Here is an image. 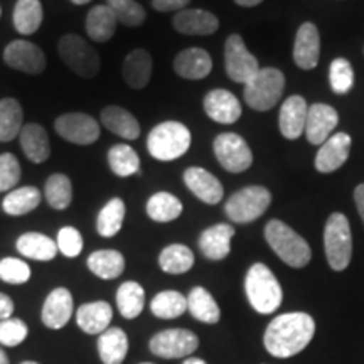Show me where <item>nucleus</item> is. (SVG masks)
<instances>
[{"label":"nucleus","mask_w":364,"mask_h":364,"mask_svg":"<svg viewBox=\"0 0 364 364\" xmlns=\"http://www.w3.org/2000/svg\"><path fill=\"white\" fill-rule=\"evenodd\" d=\"M0 364H9V358H7V354L2 351V349H0Z\"/></svg>","instance_id":"54"},{"label":"nucleus","mask_w":364,"mask_h":364,"mask_svg":"<svg viewBox=\"0 0 364 364\" xmlns=\"http://www.w3.org/2000/svg\"><path fill=\"white\" fill-rule=\"evenodd\" d=\"M199 346V339L194 332L186 329H167L159 332L150 339V351L159 358L177 359L193 354Z\"/></svg>","instance_id":"11"},{"label":"nucleus","mask_w":364,"mask_h":364,"mask_svg":"<svg viewBox=\"0 0 364 364\" xmlns=\"http://www.w3.org/2000/svg\"><path fill=\"white\" fill-rule=\"evenodd\" d=\"M191 0H152V7L157 12H174L182 11L184 7H188Z\"/></svg>","instance_id":"49"},{"label":"nucleus","mask_w":364,"mask_h":364,"mask_svg":"<svg viewBox=\"0 0 364 364\" xmlns=\"http://www.w3.org/2000/svg\"><path fill=\"white\" fill-rule=\"evenodd\" d=\"M316 332V322L306 312L282 314L268 324L263 343L272 356L285 359L302 353Z\"/></svg>","instance_id":"1"},{"label":"nucleus","mask_w":364,"mask_h":364,"mask_svg":"<svg viewBox=\"0 0 364 364\" xmlns=\"http://www.w3.org/2000/svg\"><path fill=\"white\" fill-rule=\"evenodd\" d=\"M117 306L125 318H135L140 316L145 306V292L142 285L136 282H125L117 292Z\"/></svg>","instance_id":"38"},{"label":"nucleus","mask_w":364,"mask_h":364,"mask_svg":"<svg viewBox=\"0 0 364 364\" xmlns=\"http://www.w3.org/2000/svg\"><path fill=\"white\" fill-rule=\"evenodd\" d=\"M12 21L19 34H34L43 24V4H41V0H17Z\"/></svg>","instance_id":"32"},{"label":"nucleus","mask_w":364,"mask_h":364,"mask_svg":"<svg viewBox=\"0 0 364 364\" xmlns=\"http://www.w3.org/2000/svg\"><path fill=\"white\" fill-rule=\"evenodd\" d=\"M98 353L103 364H122L129 353V338L120 327H108L98 338Z\"/></svg>","instance_id":"28"},{"label":"nucleus","mask_w":364,"mask_h":364,"mask_svg":"<svg viewBox=\"0 0 364 364\" xmlns=\"http://www.w3.org/2000/svg\"><path fill=\"white\" fill-rule=\"evenodd\" d=\"M73 316V295L68 289H54L43 306V322L49 329H61Z\"/></svg>","instance_id":"21"},{"label":"nucleus","mask_w":364,"mask_h":364,"mask_svg":"<svg viewBox=\"0 0 364 364\" xmlns=\"http://www.w3.org/2000/svg\"><path fill=\"white\" fill-rule=\"evenodd\" d=\"M235 236V228L225 223L215 225L203 231L199 238V248L209 260H225L231 252V238Z\"/></svg>","instance_id":"22"},{"label":"nucleus","mask_w":364,"mask_h":364,"mask_svg":"<svg viewBox=\"0 0 364 364\" xmlns=\"http://www.w3.org/2000/svg\"><path fill=\"white\" fill-rule=\"evenodd\" d=\"M73 4H76V6H85V4L91 2V0H71Z\"/></svg>","instance_id":"55"},{"label":"nucleus","mask_w":364,"mask_h":364,"mask_svg":"<svg viewBox=\"0 0 364 364\" xmlns=\"http://www.w3.org/2000/svg\"><path fill=\"white\" fill-rule=\"evenodd\" d=\"M117 17L108 6L93 7L86 16V33L95 43H107L117 31Z\"/></svg>","instance_id":"30"},{"label":"nucleus","mask_w":364,"mask_h":364,"mask_svg":"<svg viewBox=\"0 0 364 364\" xmlns=\"http://www.w3.org/2000/svg\"><path fill=\"white\" fill-rule=\"evenodd\" d=\"M321 56V38L312 22H304L299 27L294 44V61L300 70H314Z\"/></svg>","instance_id":"16"},{"label":"nucleus","mask_w":364,"mask_h":364,"mask_svg":"<svg viewBox=\"0 0 364 364\" xmlns=\"http://www.w3.org/2000/svg\"><path fill=\"white\" fill-rule=\"evenodd\" d=\"M150 311L159 318H176L188 311V297L176 290H166L152 299Z\"/></svg>","instance_id":"41"},{"label":"nucleus","mask_w":364,"mask_h":364,"mask_svg":"<svg viewBox=\"0 0 364 364\" xmlns=\"http://www.w3.org/2000/svg\"><path fill=\"white\" fill-rule=\"evenodd\" d=\"M125 218V203L120 198H113L105 204L97 220V231L105 238H112L122 230Z\"/></svg>","instance_id":"40"},{"label":"nucleus","mask_w":364,"mask_h":364,"mask_svg":"<svg viewBox=\"0 0 364 364\" xmlns=\"http://www.w3.org/2000/svg\"><path fill=\"white\" fill-rule=\"evenodd\" d=\"M142 364H152V363H142Z\"/></svg>","instance_id":"57"},{"label":"nucleus","mask_w":364,"mask_h":364,"mask_svg":"<svg viewBox=\"0 0 364 364\" xmlns=\"http://www.w3.org/2000/svg\"><path fill=\"white\" fill-rule=\"evenodd\" d=\"M0 279L12 285L26 284L31 279V268L19 258H4L0 262Z\"/></svg>","instance_id":"46"},{"label":"nucleus","mask_w":364,"mask_h":364,"mask_svg":"<svg viewBox=\"0 0 364 364\" xmlns=\"http://www.w3.org/2000/svg\"><path fill=\"white\" fill-rule=\"evenodd\" d=\"M174 29L188 36H211L220 29V21L215 14L201 11V9H188L176 14Z\"/></svg>","instance_id":"20"},{"label":"nucleus","mask_w":364,"mask_h":364,"mask_svg":"<svg viewBox=\"0 0 364 364\" xmlns=\"http://www.w3.org/2000/svg\"><path fill=\"white\" fill-rule=\"evenodd\" d=\"M21 364H39V363H34V361H26V363H21Z\"/></svg>","instance_id":"56"},{"label":"nucleus","mask_w":364,"mask_h":364,"mask_svg":"<svg viewBox=\"0 0 364 364\" xmlns=\"http://www.w3.org/2000/svg\"><path fill=\"white\" fill-rule=\"evenodd\" d=\"M351 136L343 134V132L331 135L318 149L316 156V169L322 174H329V172L343 167L344 162L348 161L349 152H351Z\"/></svg>","instance_id":"14"},{"label":"nucleus","mask_w":364,"mask_h":364,"mask_svg":"<svg viewBox=\"0 0 364 364\" xmlns=\"http://www.w3.org/2000/svg\"><path fill=\"white\" fill-rule=\"evenodd\" d=\"M213 70V59L201 48H189L174 59V71L184 80H203Z\"/></svg>","instance_id":"23"},{"label":"nucleus","mask_w":364,"mask_h":364,"mask_svg":"<svg viewBox=\"0 0 364 364\" xmlns=\"http://www.w3.org/2000/svg\"><path fill=\"white\" fill-rule=\"evenodd\" d=\"M54 129L58 135L76 145H90L100 139V125L88 113H66L56 118Z\"/></svg>","instance_id":"12"},{"label":"nucleus","mask_w":364,"mask_h":364,"mask_svg":"<svg viewBox=\"0 0 364 364\" xmlns=\"http://www.w3.org/2000/svg\"><path fill=\"white\" fill-rule=\"evenodd\" d=\"M331 88L334 93L344 95L353 88L354 85V71L351 63L344 58H338L331 63L329 70Z\"/></svg>","instance_id":"44"},{"label":"nucleus","mask_w":364,"mask_h":364,"mask_svg":"<svg viewBox=\"0 0 364 364\" xmlns=\"http://www.w3.org/2000/svg\"><path fill=\"white\" fill-rule=\"evenodd\" d=\"M272 204L270 191L263 186H248L230 196L225 204V213L233 223L247 225L258 220Z\"/></svg>","instance_id":"7"},{"label":"nucleus","mask_w":364,"mask_h":364,"mask_svg":"<svg viewBox=\"0 0 364 364\" xmlns=\"http://www.w3.org/2000/svg\"><path fill=\"white\" fill-rule=\"evenodd\" d=\"M354 201H356L359 216L364 221V184H359L356 191H354Z\"/></svg>","instance_id":"51"},{"label":"nucleus","mask_w":364,"mask_h":364,"mask_svg":"<svg viewBox=\"0 0 364 364\" xmlns=\"http://www.w3.org/2000/svg\"><path fill=\"white\" fill-rule=\"evenodd\" d=\"M88 268L98 279H118L125 270L124 255L117 250H100L88 257Z\"/></svg>","instance_id":"31"},{"label":"nucleus","mask_w":364,"mask_h":364,"mask_svg":"<svg viewBox=\"0 0 364 364\" xmlns=\"http://www.w3.org/2000/svg\"><path fill=\"white\" fill-rule=\"evenodd\" d=\"M12 312H14L12 299L6 294H0V321L12 317Z\"/></svg>","instance_id":"50"},{"label":"nucleus","mask_w":364,"mask_h":364,"mask_svg":"<svg viewBox=\"0 0 364 364\" xmlns=\"http://www.w3.org/2000/svg\"><path fill=\"white\" fill-rule=\"evenodd\" d=\"M235 2L241 7H255L258 6V4H262L263 0H235Z\"/></svg>","instance_id":"52"},{"label":"nucleus","mask_w":364,"mask_h":364,"mask_svg":"<svg viewBox=\"0 0 364 364\" xmlns=\"http://www.w3.org/2000/svg\"><path fill=\"white\" fill-rule=\"evenodd\" d=\"M225 70L235 83L247 85L260 71L257 58L248 51L241 36L231 34L225 43Z\"/></svg>","instance_id":"9"},{"label":"nucleus","mask_w":364,"mask_h":364,"mask_svg":"<svg viewBox=\"0 0 364 364\" xmlns=\"http://www.w3.org/2000/svg\"><path fill=\"white\" fill-rule=\"evenodd\" d=\"M0 14H2V9H0Z\"/></svg>","instance_id":"58"},{"label":"nucleus","mask_w":364,"mask_h":364,"mask_svg":"<svg viewBox=\"0 0 364 364\" xmlns=\"http://www.w3.org/2000/svg\"><path fill=\"white\" fill-rule=\"evenodd\" d=\"M19 140L26 157L31 162L43 164L51 156V145H49V136L44 127L38 124L24 125L19 134Z\"/></svg>","instance_id":"25"},{"label":"nucleus","mask_w":364,"mask_h":364,"mask_svg":"<svg viewBox=\"0 0 364 364\" xmlns=\"http://www.w3.org/2000/svg\"><path fill=\"white\" fill-rule=\"evenodd\" d=\"M339 124V115L334 108L326 103H316L309 108L306 134L307 140L314 145H322L332 135V130Z\"/></svg>","instance_id":"15"},{"label":"nucleus","mask_w":364,"mask_h":364,"mask_svg":"<svg viewBox=\"0 0 364 364\" xmlns=\"http://www.w3.org/2000/svg\"><path fill=\"white\" fill-rule=\"evenodd\" d=\"M182 364H206V363H204L203 359H198V358H188Z\"/></svg>","instance_id":"53"},{"label":"nucleus","mask_w":364,"mask_h":364,"mask_svg":"<svg viewBox=\"0 0 364 364\" xmlns=\"http://www.w3.org/2000/svg\"><path fill=\"white\" fill-rule=\"evenodd\" d=\"M285 88L284 73L277 68H260L245 85V102L257 112H267L280 102Z\"/></svg>","instance_id":"5"},{"label":"nucleus","mask_w":364,"mask_h":364,"mask_svg":"<svg viewBox=\"0 0 364 364\" xmlns=\"http://www.w3.org/2000/svg\"><path fill=\"white\" fill-rule=\"evenodd\" d=\"M113 317V311L110 307V304L103 302H91V304H85L78 309L76 312V324L86 334H102L108 329Z\"/></svg>","instance_id":"24"},{"label":"nucleus","mask_w":364,"mask_h":364,"mask_svg":"<svg viewBox=\"0 0 364 364\" xmlns=\"http://www.w3.org/2000/svg\"><path fill=\"white\" fill-rule=\"evenodd\" d=\"M46 201L53 209H66L73 201V186L70 177L65 174H53L46 181Z\"/></svg>","instance_id":"42"},{"label":"nucleus","mask_w":364,"mask_h":364,"mask_svg":"<svg viewBox=\"0 0 364 364\" xmlns=\"http://www.w3.org/2000/svg\"><path fill=\"white\" fill-rule=\"evenodd\" d=\"M122 73H124V80L130 88H145V86L149 85L150 76H152V56L142 48L134 49V51L125 58Z\"/></svg>","instance_id":"26"},{"label":"nucleus","mask_w":364,"mask_h":364,"mask_svg":"<svg viewBox=\"0 0 364 364\" xmlns=\"http://www.w3.org/2000/svg\"><path fill=\"white\" fill-rule=\"evenodd\" d=\"M307 113H309L307 102L302 97L294 95V97L287 98L285 102L282 103V108H280V117H279L280 134L289 140L299 139V136L306 132Z\"/></svg>","instance_id":"18"},{"label":"nucleus","mask_w":364,"mask_h":364,"mask_svg":"<svg viewBox=\"0 0 364 364\" xmlns=\"http://www.w3.org/2000/svg\"><path fill=\"white\" fill-rule=\"evenodd\" d=\"M102 124L110 130L112 134L125 140H135L140 136V124L129 110L122 107H107L100 115Z\"/></svg>","instance_id":"27"},{"label":"nucleus","mask_w":364,"mask_h":364,"mask_svg":"<svg viewBox=\"0 0 364 364\" xmlns=\"http://www.w3.org/2000/svg\"><path fill=\"white\" fill-rule=\"evenodd\" d=\"M108 166L118 177H129L140 172V159L130 145L118 144L108 150Z\"/></svg>","instance_id":"36"},{"label":"nucleus","mask_w":364,"mask_h":364,"mask_svg":"<svg viewBox=\"0 0 364 364\" xmlns=\"http://www.w3.org/2000/svg\"><path fill=\"white\" fill-rule=\"evenodd\" d=\"M21 181V164L14 154L0 156V193L12 189Z\"/></svg>","instance_id":"48"},{"label":"nucleus","mask_w":364,"mask_h":364,"mask_svg":"<svg viewBox=\"0 0 364 364\" xmlns=\"http://www.w3.org/2000/svg\"><path fill=\"white\" fill-rule=\"evenodd\" d=\"M188 311L191 316L206 324H216L220 321L221 312L213 295L203 287H194L188 295Z\"/></svg>","instance_id":"33"},{"label":"nucleus","mask_w":364,"mask_h":364,"mask_svg":"<svg viewBox=\"0 0 364 364\" xmlns=\"http://www.w3.org/2000/svg\"><path fill=\"white\" fill-rule=\"evenodd\" d=\"M17 252L24 255L26 258L38 262L54 260L58 255V245L49 236L41 233H24L16 243Z\"/></svg>","instance_id":"29"},{"label":"nucleus","mask_w":364,"mask_h":364,"mask_svg":"<svg viewBox=\"0 0 364 364\" xmlns=\"http://www.w3.org/2000/svg\"><path fill=\"white\" fill-rule=\"evenodd\" d=\"M58 250L68 258L78 257L83 250V236L76 228L73 226H65L59 230L58 233Z\"/></svg>","instance_id":"47"},{"label":"nucleus","mask_w":364,"mask_h":364,"mask_svg":"<svg viewBox=\"0 0 364 364\" xmlns=\"http://www.w3.org/2000/svg\"><path fill=\"white\" fill-rule=\"evenodd\" d=\"M182 203L169 193H157L147 201V215L157 223H169L181 216Z\"/></svg>","instance_id":"39"},{"label":"nucleus","mask_w":364,"mask_h":364,"mask_svg":"<svg viewBox=\"0 0 364 364\" xmlns=\"http://www.w3.org/2000/svg\"><path fill=\"white\" fill-rule=\"evenodd\" d=\"M191 147V132L181 122H164L150 130L147 136L149 154L157 161H176Z\"/></svg>","instance_id":"4"},{"label":"nucleus","mask_w":364,"mask_h":364,"mask_svg":"<svg viewBox=\"0 0 364 364\" xmlns=\"http://www.w3.org/2000/svg\"><path fill=\"white\" fill-rule=\"evenodd\" d=\"M4 61L12 70L27 73V75H41L46 70L44 51L39 46L26 39H17L7 44L4 51Z\"/></svg>","instance_id":"13"},{"label":"nucleus","mask_w":364,"mask_h":364,"mask_svg":"<svg viewBox=\"0 0 364 364\" xmlns=\"http://www.w3.org/2000/svg\"><path fill=\"white\" fill-rule=\"evenodd\" d=\"M184 182L196 198L206 204H218L225 196L221 182L203 167H189L184 172Z\"/></svg>","instance_id":"19"},{"label":"nucleus","mask_w":364,"mask_h":364,"mask_svg":"<svg viewBox=\"0 0 364 364\" xmlns=\"http://www.w3.org/2000/svg\"><path fill=\"white\" fill-rule=\"evenodd\" d=\"M107 6L112 9L117 22L127 27H139L147 19L145 9L135 0H107Z\"/></svg>","instance_id":"43"},{"label":"nucleus","mask_w":364,"mask_h":364,"mask_svg":"<svg viewBox=\"0 0 364 364\" xmlns=\"http://www.w3.org/2000/svg\"><path fill=\"white\" fill-rule=\"evenodd\" d=\"M27 334H29V329L21 318L9 317L0 321V344L2 346H7V348L19 346L21 343H24Z\"/></svg>","instance_id":"45"},{"label":"nucleus","mask_w":364,"mask_h":364,"mask_svg":"<svg viewBox=\"0 0 364 364\" xmlns=\"http://www.w3.org/2000/svg\"><path fill=\"white\" fill-rule=\"evenodd\" d=\"M59 56L66 63V66L83 78H93L98 75L100 61L98 53L95 51L81 36L66 34L58 44Z\"/></svg>","instance_id":"8"},{"label":"nucleus","mask_w":364,"mask_h":364,"mask_svg":"<svg viewBox=\"0 0 364 364\" xmlns=\"http://www.w3.org/2000/svg\"><path fill=\"white\" fill-rule=\"evenodd\" d=\"M213 149H215L218 162L226 171L235 172V174L250 169V166L253 164L252 149L248 147L247 140L241 139L236 134L218 135L215 144H213Z\"/></svg>","instance_id":"10"},{"label":"nucleus","mask_w":364,"mask_h":364,"mask_svg":"<svg viewBox=\"0 0 364 364\" xmlns=\"http://www.w3.org/2000/svg\"><path fill=\"white\" fill-rule=\"evenodd\" d=\"M24 113L17 100L4 98L0 100V142H11L21 134L24 127Z\"/></svg>","instance_id":"34"},{"label":"nucleus","mask_w":364,"mask_h":364,"mask_svg":"<svg viewBox=\"0 0 364 364\" xmlns=\"http://www.w3.org/2000/svg\"><path fill=\"white\" fill-rule=\"evenodd\" d=\"M204 112L218 124L231 125L241 117V105L233 93L218 88L204 97Z\"/></svg>","instance_id":"17"},{"label":"nucleus","mask_w":364,"mask_h":364,"mask_svg":"<svg viewBox=\"0 0 364 364\" xmlns=\"http://www.w3.org/2000/svg\"><path fill=\"white\" fill-rule=\"evenodd\" d=\"M265 240L270 248L279 255L282 262L292 268H304L311 262L312 253L307 241L285 223L272 220L265 226Z\"/></svg>","instance_id":"2"},{"label":"nucleus","mask_w":364,"mask_h":364,"mask_svg":"<svg viewBox=\"0 0 364 364\" xmlns=\"http://www.w3.org/2000/svg\"><path fill=\"white\" fill-rule=\"evenodd\" d=\"M41 203V193L34 186H26L16 191H11L4 198L2 209L9 216H22L34 211Z\"/></svg>","instance_id":"35"},{"label":"nucleus","mask_w":364,"mask_h":364,"mask_svg":"<svg viewBox=\"0 0 364 364\" xmlns=\"http://www.w3.org/2000/svg\"><path fill=\"white\" fill-rule=\"evenodd\" d=\"M326 257L334 272H343L348 268L353 255V236L349 221L343 213H334L329 216L324 230Z\"/></svg>","instance_id":"6"},{"label":"nucleus","mask_w":364,"mask_h":364,"mask_svg":"<svg viewBox=\"0 0 364 364\" xmlns=\"http://www.w3.org/2000/svg\"><path fill=\"white\" fill-rule=\"evenodd\" d=\"M245 290L252 307L260 314H272L282 304V287L273 272L263 263H255L245 279Z\"/></svg>","instance_id":"3"},{"label":"nucleus","mask_w":364,"mask_h":364,"mask_svg":"<svg viewBox=\"0 0 364 364\" xmlns=\"http://www.w3.org/2000/svg\"><path fill=\"white\" fill-rule=\"evenodd\" d=\"M159 265L166 273L181 275L189 272L194 265V253L184 245H169L159 255Z\"/></svg>","instance_id":"37"}]
</instances>
